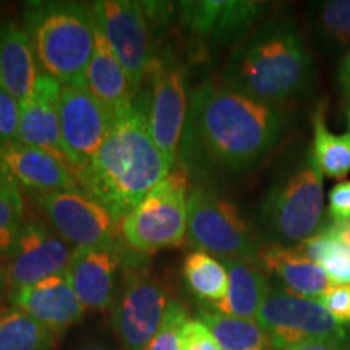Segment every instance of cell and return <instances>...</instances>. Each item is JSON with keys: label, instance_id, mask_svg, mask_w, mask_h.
Instances as JSON below:
<instances>
[{"label": "cell", "instance_id": "obj_18", "mask_svg": "<svg viewBox=\"0 0 350 350\" xmlns=\"http://www.w3.org/2000/svg\"><path fill=\"white\" fill-rule=\"evenodd\" d=\"M13 308L29 314L41 325L54 331H64L80 323L85 306L70 282L68 273L55 274L33 286L10 292Z\"/></svg>", "mask_w": 350, "mask_h": 350}, {"label": "cell", "instance_id": "obj_8", "mask_svg": "<svg viewBox=\"0 0 350 350\" xmlns=\"http://www.w3.org/2000/svg\"><path fill=\"white\" fill-rule=\"evenodd\" d=\"M170 301L165 282L148 266H126L111 305V325L125 350H144Z\"/></svg>", "mask_w": 350, "mask_h": 350}, {"label": "cell", "instance_id": "obj_38", "mask_svg": "<svg viewBox=\"0 0 350 350\" xmlns=\"http://www.w3.org/2000/svg\"><path fill=\"white\" fill-rule=\"evenodd\" d=\"M72 350H117L116 347H112L111 344L104 342V340H86L77 347H73Z\"/></svg>", "mask_w": 350, "mask_h": 350}, {"label": "cell", "instance_id": "obj_36", "mask_svg": "<svg viewBox=\"0 0 350 350\" xmlns=\"http://www.w3.org/2000/svg\"><path fill=\"white\" fill-rule=\"evenodd\" d=\"M338 85L344 96L350 98V49L340 57L338 70Z\"/></svg>", "mask_w": 350, "mask_h": 350}, {"label": "cell", "instance_id": "obj_4", "mask_svg": "<svg viewBox=\"0 0 350 350\" xmlns=\"http://www.w3.org/2000/svg\"><path fill=\"white\" fill-rule=\"evenodd\" d=\"M25 31L31 41L41 75L62 86L83 85L94 49V16L80 2H28Z\"/></svg>", "mask_w": 350, "mask_h": 350}, {"label": "cell", "instance_id": "obj_11", "mask_svg": "<svg viewBox=\"0 0 350 350\" xmlns=\"http://www.w3.org/2000/svg\"><path fill=\"white\" fill-rule=\"evenodd\" d=\"M91 12L96 25L124 67L131 88L135 93H139L156 54L142 2L99 0L91 3Z\"/></svg>", "mask_w": 350, "mask_h": 350}, {"label": "cell", "instance_id": "obj_14", "mask_svg": "<svg viewBox=\"0 0 350 350\" xmlns=\"http://www.w3.org/2000/svg\"><path fill=\"white\" fill-rule=\"evenodd\" d=\"M266 3L255 0H198L180 2V23L200 47L235 46L256 28Z\"/></svg>", "mask_w": 350, "mask_h": 350}, {"label": "cell", "instance_id": "obj_20", "mask_svg": "<svg viewBox=\"0 0 350 350\" xmlns=\"http://www.w3.org/2000/svg\"><path fill=\"white\" fill-rule=\"evenodd\" d=\"M85 85L107 109L112 119L133 104L138 93L131 88L124 67L94 21V49L88 65Z\"/></svg>", "mask_w": 350, "mask_h": 350}, {"label": "cell", "instance_id": "obj_17", "mask_svg": "<svg viewBox=\"0 0 350 350\" xmlns=\"http://www.w3.org/2000/svg\"><path fill=\"white\" fill-rule=\"evenodd\" d=\"M0 182L15 185L31 196L80 188L65 161L18 142L0 146Z\"/></svg>", "mask_w": 350, "mask_h": 350}, {"label": "cell", "instance_id": "obj_15", "mask_svg": "<svg viewBox=\"0 0 350 350\" xmlns=\"http://www.w3.org/2000/svg\"><path fill=\"white\" fill-rule=\"evenodd\" d=\"M73 252L75 248L51 226L41 221L25 222L10 255L5 258L10 292L67 273Z\"/></svg>", "mask_w": 350, "mask_h": 350}, {"label": "cell", "instance_id": "obj_35", "mask_svg": "<svg viewBox=\"0 0 350 350\" xmlns=\"http://www.w3.org/2000/svg\"><path fill=\"white\" fill-rule=\"evenodd\" d=\"M327 216L334 222L350 221V180L336 183L327 196Z\"/></svg>", "mask_w": 350, "mask_h": 350}, {"label": "cell", "instance_id": "obj_16", "mask_svg": "<svg viewBox=\"0 0 350 350\" xmlns=\"http://www.w3.org/2000/svg\"><path fill=\"white\" fill-rule=\"evenodd\" d=\"M131 253L133 250L120 240L96 247L75 248L67 273L86 310L106 312L111 308Z\"/></svg>", "mask_w": 350, "mask_h": 350}, {"label": "cell", "instance_id": "obj_34", "mask_svg": "<svg viewBox=\"0 0 350 350\" xmlns=\"http://www.w3.org/2000/svg\"><path fill=\"white\" fill-rule=\"evenodd\" d=\"M317 301L321 306H325L332 314V318L340 325L350 323V284L349 286L334 284L326 294L317 299Z\"/></svg>", "mask_w": 350, "mask_h": 350}, {"label": "cell", "instance_id": "obj_7", "mask_svg": "<svg viewBox=\"0 0 350 350\" xmlns=\"http://www.w3.org/2000/svg\"><path fill=\"white\" fill-rule=\"evenodd\" d=\"M187 240L195 250L219 258L258 261L261 247L252 226L214 188L195 183L188 193Z\"/></svg>", "mask_w": 350, "mask_h": 350}, {"label": "cell", "instance_id": "obj_10", "mask_svg": "<svg viewBox=\"0 0 350 350\" xmlns=\"http://www.w3.org/2000/svg\"><path fill=\"white\" fill-rule=\"evenodd\" d=\"M275 350L301 340L340 342L345 329L317 300L295 295L286 288H273L256 318Z\"/></svg>", "mask_w": 350, "mask_h": 350}, {"label": "cell", "instance_id": "obj_3", "mask_svg": "<svg viewBox=\"0 0 350 350\" xmlns=\"http://www.w3.org/2000/svg\"><path fill=\"white\" fill-rule=\"evenodd\" d=\"M313 60L295 21L274 16L235 44L222 67V85L282 109L310 90Z\"/></svg>", "mask_w": 350, "mask_h": 350}, {"label": "cell", "instance_id": "obj_9", "mask_svg": "<svg viewBox=\"0 0 350 350\" xmlns=\"http://www.w3.org/2000/svg\"><path fill=\"white\" fill-rule=\"evenodd\" d=\"M148 120L152 139L175 163L188 111L187 70L172 47H161L148 68Z\"/></svg>", "mask_w": 350, "mask_h": 350}, {"label": "cell", "instance_id": "obj_32", "mask_svg": "<svg viewBox=\"0 0 350 350\" xmlns=\"http://www.w3.org/2000/svg\"><path fill=\"white\" fill-rule=\"evenodd\" d=\"M20 100L0 88V146L18 142Z\"/></svg>", "mask_w": 350, "mask_h": 350}, {"label": "cell", "instance_id": "obj_1", "mask_svg": "<svg viewBox=\"0 0 350 350\" xmlns=\"http://www.w3.org/2000/svg\"><path fill=\"white\" fill-rule=\"evenodd\" d=\"M287 124L284 109L222 83H201L188 100L177 156L180 169L203 185L248 172L278 146Z\"/></svg>", "mask_w": 350, "mask_h": 350}, {"label": "cell", "instance_id": "obj_33", "mask_svg": "<svg viewBox=\"0 0 350 350\" xmlns=\"http://www.w3.org/2000/svg\"><path fill=\"white\" fill-rule=\"evenodd\" d=\"M182 350H222L221 345L200 319H188L182 332Z\"/></svg>", "mask_w": 350, "mask_h": 350}, {"label": "cell", "instance_id": "obj_24", "mask_svg": "<svg viewBox=\"0 0 350 350\" xmlns=\"http://www.w3.org/2000/svg\"><path fill=\"white\" fill-rule=\"evenodd\" d=\"M300 250L327 274L334 284H350V221L323 226Z\"/></svg>", "mask_w": 350, "mask_h": 350}, {"label": "cell", "instance_id": "obj_2", "mask_svg": "<svg viewBox=\"0 0 350 350\" xmlns=\"http://www.w3.org/2000/svg\"><path fill=\"white\" fill-rule=\"evenodd\" d=\"M172 165L152 139L146 94L139 91L133 104L113 117L93 161L73 175L80 190L122 224L131 209L167 177Z\"/></svg>", "mask_w": 350, "mask_h": 350}, {"label": "cell", "instance_id": "obj_28", "mask_svg": "<svg viewBox=\"0 0 350 350\" xmlns=\"http://www.w3.org/2000/svg\"><path fill=\"white\" fill-rule=\"evenodd\" d=\"M183 278L191 294L209 305L224 299L229 287L226 266L219 258L206 252L188 253L183 261Z\"/></svg>", "mask_w": 350, "mask_h": 350}, {"label": "cell", "instance_id": "obj_12", "mask_svg": "<svg viewBox=\"0 0 350 350\" xmlns=\"http://www.w3.org/2000/svg\"><path fill=\"white\" fill-rule=\"evenodd\" d=\"M49 226L73 248L96 247L119 240L120 222L80 188L33 195Z\"/></svg>", "mask_w": 350, "mask_h": 350}, {"label": "cell", "instance_id": "obj_21", "mask_svg": "<svg viewBox=\"0 0 350 350\" xmlns=\"http://www.w3.org/2000/svg\"><path fill=\"white\" fill-rule=\"evenodd\" d=\"M258 262L262 269L274 274L286 291L305 299L317 300L334 286L325 271L299 247L269 245L261 248Z\"/></svg>", "mask_w": 350, "mask_h": 350}, {"label": "cell", "instance_id": "obj_23", "mask_svg": "<svg viewBox=\"0 0 350 350\" xmlns=\"http://www.w3.org/2000/svg\"><path fill=\"white\" fill-rule=\"evenodd\" d=\"M229 275V287L224 299L211 305L219 313L235 318H258L271 288L268 278L255 261L242 258H221Z\"/></svg>", "mask_w": 350, "mask_h": 350}, {"label": "cell", "instance_id": "obj_19", "mask_svg": "<svg viewBox=\"0 0 350 350\" xmlns=\"http://www.w3.org/2000/svg\"><path fill=\"white\" fill-rule=\"evenodd\" d=\"M60 94L62 85L59 81L47 75L39 77L31 96L20 104L18 143L49 151L68 164L60 143Z\"/></svg>", "mask_w": 350, "mask_h": 350}, {"label": "cell", "instance_id": "obj_25", "mask_svg": "<svg viewBox=\"0 0 350 350\" xmlns=\"http://www.w3.org/2000/svg\"><path fill=\"white\" fill-rule=\"evenodd\" d=\"M312 156L321 175L342 180L350 172V131L334 133L327 129L326 104L319 103L313 113Z\"/></svg>", "mask_w": 350, "mask_h": 350}, {"label": "cell", "instance_id": "obj_39", "mask_svg": "<svg viewBox=\"0 0 350 350\" xmlns=\"http://www.w3.org/2000/svg\"><path fill=\"white\" fill-rule=\"evenodd\" d=\"M7 288L10 292V284H8V274L5 269V265L0 262V301H2L3 297L7 294Z\"/></svg>", "mask_w": 350, "mask_h": 350}, {"label": "cell", "instance_id": "obj_30", "mask_svg": "<svg viewBox=\"0 0 350 350\" xmlns=\"http://www.w3.org/2000/svg\"><path fill=\"white\" fill-rule=\"evenodd\" d=\"M25 201L21 190L0 182V260L10 255L23 227Z\"/></svg>", "mask_w": 350, "mask_h": 350}, {"label": "cell", "instance_id": "obj_31", "mask_svg": "<svg viewBox=\"0 0 350 350\" xmlns=\"http://www.w3.org/2000/svg\"><path fill=\"white\" fill-rule=\"evenodd\" d=\"M188 313L180 301L170 299L159 329L144 350H182V332Z\"/></svg>", "mask_w": 350, "mask_h": 350}, {"label": "cell", "instance_id": "obj_22", "mask_svg": "<svg viewBox=\"0 0 350 350\" xmlns=\"http://www.w3.org/2000/svg\"><path fill=\"white\" fill-rule=\"evenodd\" d=\"M41 77L34 51L25 28L15 21L0 23V88L18 99L31 96Z\"/></svg>", "mask_w": 350, "mask_h": 350}, {"label": "cell", "instance_id": "obj_29", "mask_svg": "<svg viewBox=\"0 0 350 350\" xmlns=\"http://www.w3.org/2000/svg\"><path fill=\"white\" fill-rule=\"evenodd\" d=\"M314 28L323 46L336 54L350 49V0H329L319 3Z\"/></svg>", "mask_w": 350, "mask_h": 350}, {"label": "cell", "instance_id": "obj_13", "mask_svg": "<svg viewBox=\"0 0 350 350\" xmlns=\"http://www.w3.org/2000/svg\"><path fill=\"white\" fill-rule=\"evenodd\" d=\"M59 120L64 154L75 174L93 161L107 138L113 119L83 83L62 86Z\"/></svg>", "mask_w": 350, "mask_h": 350}, {"label": "cell", "instance_id": "obj_37", "mask_svg": "<svg viewBox=\"0 0 350 350\" xmlns=\"http://www.w3.org/2000/svg\"><path fill=\"white\" fill-rule=\"evenodd\" d=\"M284 350H340L338 342L329 340H301V342L288 345Z\"/></svg>", "mask_w": 350, "mask_h": 350}, {"label": "cell", "instance_id": "obj_6", "mask_svg": "<svg viewBox=\"0 0 350 350\" xmlns=\"http://www.w3.org/2000/svg\"><path fill=\"white\" fill-rule=\"evenodd\" d=\"M188 193L190 178L182 169L157 183L122 221L126 247L143 256L180 247L187 239Z\"/></svg>", "mask_w": 350, "mask_h": 350}, {"label": "cell", "instance_id": "obj_40", "mask_svg": "<svg viewBox=\"0 0 350 350\" xmlns=\"http://www.w3.org/2000/svg\"><path fill=\"white\" fill-rule=\"evenodd\" d=\"M347 125H349V130H350V98H349V106H347Z\"/></svg>", "mask_w": 350, "mask_h": 350}, {"label": "cell", "instance_id": "obj_26", "mask_svg": "<svg viewBox=\"0 0 350 350\" xmlns=\"http://www.w3.org/2000/svg\"><path fill=\"white\" fill-rule=\"evenodd\" d=\"M201 323L208 326L222 350H273V344L265 329L255 319L235 318L203 308L198 312Z\"/></svg>", "mask_w": 350, "mask_h": 350}, {"label": "cell", "instance_id": "obj_27", "mask_svg": "<svg viewBox=\"0 0 350 350\" xmlns=\"http://www.w3.org/2000/svg\"><path fill=\"white\" fill-rule=\"evenodd\" d=\"M59 331L10 308L0 314V350H55Z\"/></svg>", "mask_w": 350, "mask_h": 350}, {"label": "cell", "instance_id": "obj_5", "mask_svg": "<svg viewBox=\"0 0 350 350\" xmlns=\"http://www.w3.org/2000/svg\"><path fill=\"white\" fill-rule=\"evenodd\" d=\"M261 224L273 245L295 247L325 226V187L312 151L275 182L261 204Z\"/></svg>", "mask_w": 350, "mask_h": 350}]
</instances>
